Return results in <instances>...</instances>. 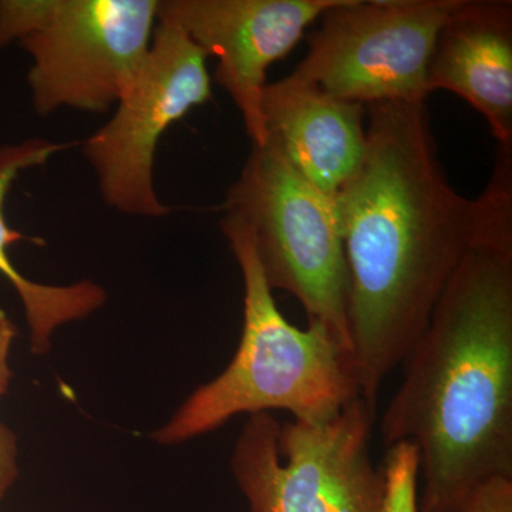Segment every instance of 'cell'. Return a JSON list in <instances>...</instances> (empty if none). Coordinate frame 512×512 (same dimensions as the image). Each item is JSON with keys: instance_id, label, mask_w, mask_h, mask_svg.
I'll return each instance as SVG.
<instances>
[{"instance_id": "6da1fadb", "label": "cell", "mask_w": 512, "mask_h": 512, "mask_svg": "<svg viewBox=\"0 0 512 512\" xmlns=\"http://www.w3.org/2000/svg\"><path fill=\"white\" fill-rule=\"evenodd\" d=\"M369 119L363 163L333 204L360 393L376 407L464 256L512 217V150L497 147L490 184L470 200L441 168L426 104H372Z\"/></svg>"}, {"instance_id": "7a4b0ae2", "label": "cell", "mask_w": 512, "mask_h": 512, "mask_svg": "<svg viewBox=\"0 0 512 512\" xmlns=\"http://www.w3.org/2000/svg\"><path fill=\"white\" fill-rule=\"evenodd\" d=\"M402 366L380 436L419 450V512L512 478V222L467 252Z\"/></svg>"}, {"instance_id": "3957f363", "label": "cell", "mask_w": 512, "mask_h": 512, "mask_svg": "<svg viewBox=\"0 0 512 512\" xmlns=\"http://www.w3.org/2000/svg\"><path fill=\"white\" fill-rule=\"evenodd\" d=\"M222 231L244 278V326L227 369L198 387L163 429L161 444L210 433L241 413L285 410L323 424L362 397L355 353L319 323L296 328L279 311L247 227L225 212Z\"/></svg>"}, {"instance_id": "277c9868", "label": "cell", "mask_w": 512, "mask_h": 512, "mask_svg": "<svg viewBox=\"0 0 512 512\" xmlns=\"http://www.w3.org/2000/svg\"><path fill=\"white\" fill-rule=\"evenodd\" d=\"M158 0H2L0 47L32 56L33 106L103 113L117 104L150 49Z\"/></svg>"}, {"instance_id": "5b68a950", "label": "cell", "mask_w": 512, "mask_h": 512, "mask_svg": "<svg viewBox=\"0 0 512 512\" xmlns=\"http://www.w3.org/2000/svg\"><path fill=\"white\" fill-rule=\"evenodd\" d=\"M224 210L247 227L269 288L291 293L308 323H319L353 350L348 266L333 198L266 138L252 146Z\"/></svg>"}, {"instance_id": "8992f818", "label": "cell", "mask_w": 512, "mask_h": 512, "mask_svg": "<svg viewBox=\"0 0 512 512\" xmlns=\"http://www.w3.org/2000/svg\"><path fill=\"white\" fill-rule=\"evenodd\" d=\"M375 414L359 397L323 424L249 416L231 461L249 512L382 511V468L370 456Z\"/></svg>"}, {"instance_id": "52a82bcc", "label": "cell", "mask_w": 512, "mask_h": 512, "mask_svg": "<svg viewBox=\"0 0 512 512\" xmlns=\"http://www.w3.org/2000/svg\"><path fill=\"white\" fill-rule=\"evenodd\" d=\"M461 0H342L291 74L335 99L426 104L437 35Z\"/></svg>"}, {"instance_id": "ba28073f", "label": "cell", "mask_w": 512, "mask_h": 512, "mask_svg": "<svg viewBox=\"0 0 512 512\" xmlns=\"http://www.w3.org/2000/svg\"><path fill=\"white\" fill-rule=\"evenodd\" d=\"M207 55L180 26L158 20L140 69L106 126L84 141L104 201L128 215L156 218L168 208L154 190L158 141L212 97Z\"/></svg>"}, {"instance_id": "9c48e42d", "label": "cell", "mask_w": 512, "mask_h": 512, "mask_svg": "<svg viewBox=\"0 0 512 512\" xmlns=\"http://www.w3.org/2000/svg\"><path fill=\"white\" fill-rule=\"evenodd\" d=\"M342 0H165L157 20L180 26L217 59L215 80L237 104L252 146L266 134L262 96L266 73L303 32Z\"/></svg>"}, {"instance_id": "30bf717a", "label": "cell", "mask_w": 512, "mask_h": 512, "mask_svg": "<svg viewBox=\"0 0 512 512\" xmlns=\"http://www.w3.org/2000/svg\"><path fill=\"white\" fill-rule=\"evenodd\" d=\"M427 86L466 100L512 147V3L461 0L437 35Z\"/></svg>"}, {"instance_id": "8fae6325", "label": "cell", "mask_w": 512, "mask_h": 512, "mask_svg": "<svg viewBox=\"0 0 512 512\" xmlns=\"http://www.w3.org/2000/svg\"><path fill=\"white\" fill-rule=\"evenodd\" d=\"M266 134L288 163L329 197L359 170L366 154L365 106L329 96L289 74L266 84Z\"/></svg>"}, {"instance_id": "7c38bea8", "label": "cell", "mask_w": 512, "mask_h": 512, "mask_svg": "<svg viewBox=\"0 0 512 512\" xmlns=\"http://www.w3.org/2000/svg\"><path fill=\"white\" fill-rule=\"evenodd\" d=\"M69 147L67 144L32 140L19 146L0 148V275L18 292L32 335L33 352L40 355L50 348L53 332L64 323L86 318L106 302V292L90 281L69 286L36 284L23 276L10 259L9 248L23 241L20 234L8 225L5 202L10 187L26 168L45 164L53 154Z\"/></svg>"}, {"instance_id": "4fadbf2b", "label": "cell", "mask_w": 512, "mask_h": 512, "mask_svg": "<svg viewBox=\"0 0 512 512\" xmlns=\"http://www.w3.org/2000/svg\"><path fill=\"white\" fill-rule=\"evenodd\" d=\"M383 500L380 512H419V450L409 441L387 447L382 464Z\"/></svg>"}, {"instance_id": "5bb4252c", "label": "cell", "mask_w": 512, "mask_h": 512, "mask_svg": "<svg viewBox=\"0 0 512 512\" xmlns=\"http://www.w3.org/2000/svg\"><path fill=\"white\" fill-rule=\"evenodd\" d=\"M453 512H512V478L493 477L483 481Z\"/></svg>"}, {"instance_id": "9a60e30c", "label": "cell", "mask_w": 512, "mask_h": 512, "mask_svg": "<svg viewBox=\"0 0 512 512\" xmlns=\"http://www.w3.org/2000/svg\"><path fill=\"white\" fill-rule=\"evenodd\" d=\"M18 447L12 431L0 424V500L18 477Z\"/></svg>"}, {"instance_id": "2e32d148", "label": "cell", "mask_w": 512, "mask_h": 512, "mask_svg": "<svg viewBox=\"0 0 512 512\" xmlns=\"http://www.w3.org/2000/svg\"><path fill=\"white\" fill-rule=\"evenodd\" d=\"M15 338V325L8 318V315L0 309V396L5 394L9 386L10 376H12L8 366V357L10 346H12Z\"/></svg>"}]
</instances>
